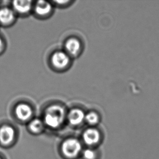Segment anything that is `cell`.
<instances>
[{"label":"cell","mask_w":159,"mask_h":159,"mask_svg":"<svg viewBox=\"0 0 159 159\" xmlns=\"http://www.w3.org/2000/svg\"><path fill=\"white\" fill-rule=\"evenodd\" d=\"M16 133L14 128L9 125L0 127V143L7 146L12 144L15 140Z\"/></svg>","instance_id":"3"},{"label":"cell","mask_w":159,"mask_h":159,"mask_svg":"<svg viewBox=\"0 0 159 159\" xmlns=\"http://www.w3.org/2000/svg\"><path fill=\"white\" fill-rule=\"evenodd\" d=\"M81 144L79 140L74 138L65 140L61 144V152L65 157L72 159L76 157L81 151Z\"/></svg>","instance_id":"2"},{"label":"cell","mask_w":159,"mask_h":159,"mask_svg":"<svg viewBox=\"0 0 159 159\" xmlns=\"http://www.w3.org/2000/svg\"><path fill=\"white\" fill-rule=\"evenodd\" d=\"M65 117V109L61 106L52 105L45 111L44 116V125L52 129L60 127Z\"/></svg>","instance_id":"1"},{"label":"cell","mask_w":159,"mask_h":159,"mask_svg":"<svg viewBox=\"0 0 159 159\" xmlns=\"http://www.w3.org/2000/svg\"><path fill=\"white\" fill-rule=\"evenodd\" d=\"M84 157L85 159H94L95 153L90 149H87L84 151Z\"/></svg>","instance_id":"14"},{"label":"cell","mask_w":159,"mask_h":159,"mask_svg":"<svg viewBox=\"0 0 159 159\" xmlns=\"http://www.w3.org/2000/svg\"><path fill=\"white\" fill-rule=\"evenodd\" d=\"M83 138L84 142L88 145L96 144L99 141L100 134L95 129H88L84 132Z\"/></svg>","instance_id":"6"},{"label":"cell","mask_w":159,"mask_h":159,"mask_svg":"<svg viewBox=\"0 0 159 159\" xmlns=\"http://www.w3.org/2000/svg\"><path fill=\"white\" fill-rule=\"evenodd\" d=\"M65 49L72 56H75L81 49L80 42L75 38L69 39L65 43Z\"/></svg>","instance_id":"8"},{"label":"cell","mask_w":159,"mask_h":159,"mask_svg":"<svg viewBox=\"0 0 159 159\" xmlns=\"http://www.w3.org/2000/svg\"><path fill=\"white\" fill-rule=\"evenodd\" d=\"M84 119L89 125H94L98 122L99 116L94 112H90L86 115Z\"/></svg>","instance_id":"13"},{"label":"cell","mask_w":159,"mask_h":159,"mask_svg":"<svg viewBox=\"0 0 159 159\" xmlns=\"http://www.w3.org/2000/svg\"><path fill=\"white\" fill-rule=\"evenodd\" d=\"M52 62L55 66L58 69H62L69 64V57L63 52H56L52 56Z\"/></svg>","instance_id":"5"},{"label":"cell","mask_w":159,"mask_h":159,"mask_svg":"<svg viewBox=\"0 0 159 159\" xmlns=\"http://www.w3.org/2000/svg\"><path fill=\"white\" fill-rule=\"evenodd\" d=\"M44 123L38 118H35L31 120L28 125L29 130L33 134H39L44 128Z\"/></svg>","instance_id":"12"},{"label":"cell","mask_w":159,"mask_h":159,"mask_svg":"<svg viewBox=\"0 0 159 159\" xmlns=\"http://www.w3.org/2000/svg\"><path fill=\"white\" fill-rule=\"evenodd\" d=\"M13 7L18 13L25 14L30 11L32 7L31 1H15L13 2Z\"/></svg>","instance_id":"9"},{"label":"cell","mask_w":159,"mask_h":159,"mask_svg":"<svg viewBox=\"0 0 159 159\" xmlns=\"http://www.w3.org/2000/svg\"><path fill=\"white\" fill-rule=\"evenodd\" d=\"M3 41H2L1 38H0V52L2 51V48H3Z\"/></svg>","instance_id":"15"},{"label":"cell","mask_w":159,"mask_h":159,"mask_svg":"<svg viewBox=\"0 0 159 159\" xmlns=\"http://www.w3.org/2000/svg\"><path fill=\"white\" fill-rule=\"evenodd\" d=\"M0 159H2V157H0Z\"/></svg>","instance_id":"16"},{"label":"cell","mask_w":159,"mask_h":159,"mask_svg":"<svg viewBox=\"0 0 159 159\" xmlns=\"http://www.w3.org/2000/svg\"><path fill=\"white\" fill-rule=\"evenodd\" d=\"M68 118L69 123L71 125H78L83 122L85 118V115L81 110L74 109L69 112Z\"/></svg>","instance_id":"7"},{"label":"cell","mask_w":159,"mask_h":159,"mask_svg":"<svg viewBox=\"0 0 159 159\" xmlns=\"http://www.w3.org/2000/svg\"><path fill=\"white\" fill-rule=\"evenodd\" d=\"M14 19V13L8 8L0 9V21L3 24H9Z\"/></svg>","instance_id":"11"},{"label":"cell","mask_w":159,"mask_h":159,"mask_svg":"<svg viewBox=\"0 0 159 159\" xmlns=\"http://www.w3.org/2000/svg\"><path fill=\"white\" fill-rule=\"evenodd\" d=\"M15 114L17 118L20 120L26 121L32 116V109L26 104H20L16 107Z\"/></svg>","instance_id":"4"},{"label":"cell","mask_w":159,"mask_h":159,"mask_svg":"<svg viewBox=\"0 0 159 159\" xmlns=\"http://www.w3.org/2000/svg\"><path fill=\"white\" fill-rule=\"evenodd\" d=\"M51 4L44 1H39L35 7L36 12L39 15H46L51 11Z\"/></svg>","instance_id":"10"}]
</instances>
